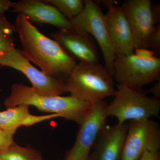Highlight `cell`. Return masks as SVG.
<instances>
[{
    "instance_id": "obj_1",
    "label": "cell",
    "mask_w": 160,
    "mask_h": 160,
    "mask_svg": "<svg viewBox=\"0 0 160 160\" xmlns=\"http://www.w3.org/2000/svg\"><path fill=\"white\" fill-rule=\"evenodd\" d=\"M24 56L45 74L66 82L78 63L56 41L46 36L27 18L18 14L15 24Z\"/></svg>"
},
{
    "instance_id": "obj_2",
    "label": "cell",
    "mask_w": 160,
    "mask_h": 160,
    "mask_svg": "<svg viewBox=\"0 0 160 160\" xmlns=\"http://www.w3.org/2000/svg\"><path fill=\"white\" fill-rule=\"evenodd\" d=\"M6 109L21 105L33 106L38 110L58 115L66 120L81 125L90 113L93 103L69 96L41 94L32 87L15 83L11 92L4 101Z\"/></svg>"
},
{
    "instance_id": "obj_3",
    "label": "cell",
    "mask_w": 160,
    "mask_h": 160,
    "mask_svg": "<svg viewBox=\"0 0 160 160\" xmlns=\"http://www.w3.org/2000/svg\"><path fill=\"white\" fill-rule=\"evenodd\" d=\"M65 86L71 96L92 103L113 96L115 92L113 77L99 63H78Z\"/></svg>"
},
{
    "instance_id": "obj_4",
    "label": "cell",
    "mask_w": 160,
    "mask_h": 160,
    "mask_svg": "<svg viewBox=\"0 0 160 160\" xmlns=\"http://www.w3.org/2000/svg\"><path fill=\"white\" fill-rule=\"evenodd\" d=\"M114 98L106 108V117L116 118L119 124L159 116L160 101L149 97L141 88L118 84Z\"/></svg>"
},
{
    "instance_id": "obj_5",
    "label": "cell",
    "mask_w": 160,
    "mask_h": 160,
    "mask_svg": "<svg viewBox=\"0 0 160 160\" xmlns=\"http://www.w3.org/2000/svg\"><path fill=\"white\" fill-rule=\"evenodd\" d=\"M84 9L79 14L69 20L72 29L81 33L91 35L97 42L102 53L106 69L113 77L115 54L109 31L99 6L92 0H85Z\"/></svg>"
},
{
    "instance_id": "obj_6",
    "label": "cell",
    "mask_w": 160,
    "mask_h": 160,
    "mask_svg": "<svg viewBox=\"0 0 160 160\" xmlns=\"http://www.w3.org/2000/svg\"><path fill=\"white\" fill-rule=\"evenodd\" d=\"M113 77L118 84L134 88L160 81V58H143L134 52L116 54Z\"/></svg>"
},
{
    "instance_id": "obj_7",
    "label": "cell",
    "mask_w": 160,
    "mask_h": 160,
    "mask_svg": "<svg viewBox=\"0 0 160 160\" xmlns=\"http://www.w3.org/2000/svg\"><path fill=\"white\" fill-rule=\"evenodd\" d=\"M160 148L158 123L148 119L130 121L122 160H138L146 151H158Z\"/></svg>"
},
{
    "instance_id": "obj_8",
    "label": "cell",
    "mask_w": 160,
    "mask_h": 160,
    "mask_svg": "<svg viewBox=\"0 0 160 160\" xmlns=\"http://www.w3.org/2000/svg\"><path fill=\"white\" fill-rule=\"evenodd\" d=\"M104 100L93 103L87 118L80 125L74 145L65 160H87L99 133L106 126V108Z\"/></svg>"
},
{
    "instance_id": "obj_9",
    "label": "cell",
    "mask_w": 160,
    "mask_h": 160,
    "mask_svg": "<svg viewBox=\"0 0 160 160\" xmlns=\"http://www.w3.org/2000/svg\"><path fill=\"white\" fill-rule=\"evenodd\" d=\"M6 66L18 70L31 82L32 88L41 94L60 96L66 92L65 82L45 74L29 62L22 50L13 48L0 60V67Z\"/></svg>"
},
{
    "instance_id": "obj_10",
    "label": "cell",
    "mask_w": 160,
    "mask_h": 160,
    "mask_svg": "<svg viewBox=\"0 0 160 160\" xmlns=\"http://www.w3.org/2000/svg\"><path fill=\"white\" fill-rule=\"evenodd\" d=\"M152 4L149 0H128L121 6L131 29L135 49H147L149 36L156 26Z\"/></svg>"
},
{
    "instance_id": "obj_11",
    "label": "cell",
    "mask_w": 160,
    "mask_h": 160,
    "mask_svg": "<svg viewBox=\"0 0 160 160\" xmlns=\"http://www.w3.org/2000/svg\"><path fill=\"white\" fill-rule=\"evenodd\" d=\"M49 36L76 61L85 64H99L97 47L89 35L72 29L59 30Z\"/></svg>"
},
{
    "instance_id": "obj_12",
    "label": "cell",
    "mask_w": 160,
    "mask_h": 160,
    "mask_svg": "<svg viewBox=\"0 0 160 160\" xmlns=\"http://www.w3.org/2000/svg\"><path fill=\"white\" fill-rule=\"evenodd\" d=\"M128 124L105 126L98 135L87 160H122Z\"/></svg>"
},
{
    "instance_id": "obj_13",
    "label": "cell",
    "mask_w": 160,
    "mask_h": 160,
    "mask_svg": "<svg viewBox=\"0 0 160 160\" xmlns=\"http://www.w3.org/2000/svg\"><path fill=\"white\" fill-rule=\"evenodd\" d=\"M12 12L22 15L30 22L49 24L57 27L59 30L73 29L69 20L54 6L44 1H20L16 3Z\"/></svg>"
},
{
    "instance_id": "obj_14",
    "label": "cell",
    "mask_w": 160,
    "mask_h": 160,
    "mask_svg": "<svg viewBox=\"0 0 160 160\" xmlns=\"http://www.w3.org/2000/svg\"><path fill=\"white\" fill-rule=\"evenodd\" d=\"M108 9L105 20L115 54L133 53L135 46L133 35L121 6L112 5Z\"/></svg>"
},
{
    "instance_id": "obj_15",
    "label": "cell",
    "mask_w": 160,
    "mask_h": 160,
    "mask_svg": "<svg viewBox=\"0 0 160 160\" xmlns=\"http://www.w3.org/2000/svg\"><path fill=\"white\" fill-rule=\"evenodd\" d=\"M57 117H59L54 114L33 115L30 113L29 106L21 105L0 112V129L13 135L21 126H32Z\"/></svg>"
},
{
    "instance_id": "obj_16",
    "label": "cell",
    "mask_w": 160,
    "mask_h": 160,
    "mask_svg": "<svg viewBox=\"0 0 160 160\" xmlns=\"http://www.w3.org/2000/svg\"><path fill=\"white\" fill-rule=\"evenodd\" d=\"M14 32H17L15 25L9 22L4 15H0V60L15 48Z\"/></svg>"
},
{
    "instance_id": "obj_17",
    "label": "cell",
    "mask_w": 160,
    "mask_h": 160,
    "mask_svg": "<svg viewBox=\"0 0 160 160\" xmlns=\"http://www.w3.org/2000/svg\"><path fill=\"white\" fill-rule=\"evenodd\" d=\"M3 160H43L39 152L23 147L14 143L5 152L0 154Z\"/></svg>"
},
{
    "instance_id": "obj_18",
    "label": "cell",
    "mask_w": 160,
    "mask_h": 160,
    "mask_svg": "<svg viewBox=\"0 0 160 160\" xmlns=\"http://www.w3.org/2000/svg\"><path fill=\"white\" fill-rule=\"evenodd\" d=\"M45 2L54 6L68 20H71L79 14L84 9L82 0H45Z\"/></svg>"
},
{
    "instance_id": "obj_19",
    "label": "cell",
    "mask_w": 160,
    "mask_h": 160,
    "mask_svg": "<svg viewBox=\"0 0 160 160\" xmlns=\"http://www.w3.org/2000/svg\"><path fill=\"white\" fill-rule=\"evenodd\" d=\"M147 49L152 51L155 56L159 57L160 55V24L155 26L149 36Z\"/></svg>"
},
{
    "instance_id": "obj_20",
    "label": "cell",
    "mask_w": 160,
    "mask_h": 160,
    "mask_svg": "<svg viewBox=\"0 0 160 160\" xmlns=\"http://www.w3.org/2000/svg\"><path fill=\"white\" fill-rule=\"evenodd\" d=\"M13 135L0 129V154L5 152L14 144Z\"/></svg>"
},
{
    "instance_id": "obj_21",
    "label": "cell",
    "mask_w": 160,
    "mask_h": 160,
    "mask_svg": "<svg viewBox=\"0 0 160 160\" xmlns=\"http://www.w3.org/2000/svg\"><path fill=\"white\" fill-rule=\"evenodd\" d=\"M138 160H160L159 150L146 151Z\"/></svg>"
},
{
    "instance_id": "obj_22",
    "label": "cell",
    "mask_w": 160,
    "mask_h": 160,
    "mask_svg": "<svg viewBox=\"0 0 160 160\" xmlns=\"http://www.w3.org/2000/svg\"><path fill=\"white\" fill-rule=\"evenodd\" d=\"M16 2L8 0H0V15H4V12L9 9L13 8Z\"/></svg>"
},
{
    "instance_id": "obj_23",
    "label": "cell",
    "mask_w": 160,
    "mask_h": 160,
    "mask_svg": "<svg viewBox=\"0 0 160 160\" xmlns=\"http://www.w3.org/2000/svg\"><path fill=\"white\" fill-rule=\"evenodd\" d=\"M152 16L156 25L158 24L160 17V4L157 5L152 4Z\"/></svg>"
},
{
    "instance_id": "obj_24",
    "label": "cell",
    "mask_w": 160,
    "mask_h": 160,
    "mask_svg": "<svg viewBox=\"0 0 160 160\" xmlns=\"http://www.w3.org/2000/svg\"><path fill=\"white\" fill-rule=\"evenodd\" d=\"M146 92L152 93L154 95L155 98L158 99L160 97V81L149 90L146 91Z\"/></svg>"
},
{
    "instance_id": "obj_25",
    "label": "cell",
    "mask_w": 160,
    "mask_h": 160,
    "mask_svg": "<svg viewBox=\"0 0 160 160\" xmlns=\"http://www.w3.org/2000/svg\"><path fill=\"white\" fill-rule=\"evenodd\" d=\"M0 160H3L2 159V158H0Z\"/></svg>"
}]
</instances>
